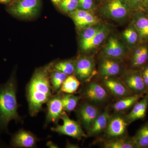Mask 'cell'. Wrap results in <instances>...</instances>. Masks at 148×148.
<instances>
[{
    "label": "cell",
    "instance_id": "cell-28",
    "mask_svg": "<svg viewBox=\"0 0 148 148\" xmlns=\"http://www.w3.org/2000/svg\"><path fill=\"white\" fill-rule=\"evenodd\" d=\"M123 35L127 42L131 45L135 44L140 40L139 34L133 25L125 29Z\"/></svg>",
    "mask_w": 148,
    "mask_h": 148
},
{
    "label": "cell",
    "instance_id": "cell-14",
    "mask_svg": "<svg viewBox=\"0 0 148 148\" xmlns=\"http://www.w3.org/2000/svg\"><path fill=\"white\" fill-rule=\"evenodd\" d=\"M148 106V93L144 95L133 106L132 110L126 115L129 124L145 117Z\"/></svg>",
    "mask_w": 148,
    "mask_h": 148
},
{
    "label": "cell",
    "instance_id": "cell-6",
    "mask_svg": "<svg viewBox=\"0 0 148 148\" xmlns=\"http://www.w3.org/2000/svg\"><path fill=\"white\" fill-rule=\"evenodd\" d=\"M121 80L133 94L144 95L148 93L141 71H133L127 73Z\"/></svg>",
    "mask_w": 148,
    "mask_h": 148
},
{
    "label": "cell",
    "instance_id": "cell-23",
    "mask_svg": "<svg viewBox=\"0 0 148 148\" xmlns=\"http://www.w3.org/2000/svg\"><path fill=\"white\" fill-rule=\"evenodd\" d=\"M67 77L66 74L55 70L51 73L50 83L53 93L60 92L63 83Z\"/></svg>",
    "mask_w": 148,
    "mask_h": 148
},
{
    "label": "cell",
    "instance_id": "cell-5",
    "mask_svg": "<svg viewBox=\"0 0 148 148\" xmlns=\"http://www.w3.org/2000/svg\"><path fill=\"white\" fill-rule=\"evenodd\" d=\"M129 124L126 116L116 114L110 116L105 131L106 137L113 139L125 137Z\"/></svg>",
    "mask_w": 148,
    "mask_h": 148
},
{
    "label": "cell",
    "instance_id": "cell-31",
    "mask_svg": "<svg viewBox=\"0 0 148 148\" xmlns=\"http://www.w3.org/2000/svg\"><path fill=\"white\" fill-rule=\"evenodd\" d=\"M59 5L64 12L71 13L78 9V0H62Z\"/></svg>",
    "mask_w": 148,
    "mask_h": 148
},
{
    "label": "cell",
    "instance_id": "cell-39",
    "mask_svg": "<svg viewBox=\"0 0 148 148\" xmlns=\"http://www.w3.org/2000/svg\"><path fill=\"white\" fill-rule=\"evenodd\" d=\"M78 147V146H77L76 145H70V144H68V145H67V147H68V148H78V147Z\"/></svg>",
    "mask_w": 148,
    "mask_h": 148
},
{
    "label": "cell",
    "instance_id": "cell-3",
    "mask_svg": "<svg viewBox=\"0 0 148 148\" xmlns=\"http://www.w3.org/2000/svg\"><path fill=\"white\" fill-rule=\"evenodd\" d=\"M61 119L63 120V125H56L55 127L51 128V131L78 140L87 137L79 123L71 119L64 111L61 114Z\"/></svg>",
    "mask_w": 148,
    "mask_h": 148
},
{
    "label": "cell",
    "instance_id": "cell-26",
    "mask_svg": "<svg viewBox=\"0 0 148 148\" xmlns=\"http://www.w3.org/2000/svg\"><path fill=\"white\" fill-rule=\"evenodd\" d=\"M107 27L103 26L100 27L97 33L93 37L88 48V51L95 48L103 42L108 34Z\"/></svg>",
    "mask_w": 148,
    "mask_h": 148
},
{
    "label": "cell",
    "instance_id": "cell-8",
    "mask_svg": "<svg viewBox=\"0 0 148 148\" xmlns=\"http://www.w3.org/2000/svg\"><path fill=\"white\" fill-rule=\"evenodd\" d=\"M130 9L127 0H109L103 6V10L107 16L116 19L127 16Z\"/></svg>",
    "mask_w": 148,
    "mask_h": 148
},
{
    "label": "cell",
    "instance_id": "cell-21",
    "mask_svg": "<svg viewBox=\"0 0 148 148\" xmlns=\"http://www.w3.org/2000/svg\"><path fill=\"white\" fill-rule=\"evenodd\" d=\"M132 139L137 148H148V121L140 127Z\"/></svg>",
    "mask_w": 148,
    "mask_h": 148
},
{
    "label": "cell",
    "instance_id": "cell-35",
    "mask_svg": "<svg viewBox=\"0 0 148 148\" xmlns=\"http://www.w3.org/2000/svg\"><path fill=\"white\" fill-rule=\"evenodd\" d=\"M142 10L148 12V0H144Z\"/></svg>",
    "mask_w": 148,
    "mask_h": 148
},
{
    "label": "cell",
    "instance_id": "cell-7",
    "mask_svg": "<svg viewBox=\"0 0 148 148\" xmlns=\"http://www.w3.org/2000/svg\"><path fill=\"white\" fill-rule=\"evenodd\" d=\"M75 76L80 82L89 81L94 73L95 64L91 58L82 57L74 63Z\"/></svg>",
    "mask_w": 148,
    "mask_h": 148
},
{
    "label": "cell",
    "instance_id": "cell-22",
    "mask_svg": "<svg viewBox=\"0 0 148 148\" xmlns=\"http://www.w3.org/2000/svg\"><path fill=\"white\" fill-rule=\"evenodd\" d=\"M80 83L75 76L70 75L64 81L59 92L73 94L78 89Z\"/></svg>",
    "mask_w": 148,
    "mask_h": 148
},
{
    "label": "cell",
    "instance_id": "cell-17",
    "mask_svg": "<svg viewBox=\"0 0 148 148\" xmlns=\"http://www.w3.org/2000/svg\"><path fill=\"white\" fill-rule=\"evenodd\" d=\"M104 53L107 58L118 59L124 56L125 49L118 40L111 37L104 48Z\"/></svg>",
    "mask_w": 148,
    "mask_h": 148
},
{
    "label": "cell",
    "instance_id": "cell-25",
    "mask_svg": "<svg viewBox=\"0 0 148 148\" xmlns=\"http://www.w3.org/2000/svg\"><path fill=\"white\" fill-rule=\"evenodd\" d=\"M81 98V96L75 95L73 94L66 93L65 95H62L61 100L64 111L68 112L73 111L76 108Z\"/></svg>",
    "mask_w": 148,
    "mask_h": 148
},
{
    "label": "cell",
    "instance_id": "cell-18",
    "mask_svg": "<svg viewBox=\"0 0 148 148\" xmlns=\"http://www.w3.org/2000/svg\"><path fill=\"white\" fill-rule=\"evenodd\" d=\"M134 19L133 25L138 31L140 40H148V16L144 12L137 13Z\"/></svg>",
    "mask_w": 148,
    "mask_h": 148
},
{
    "label": "cell",
    "instance_id": "cell-33",
    "mask_svg": "<svg viewBox=\"0 0 148 148\" xmlns=\"http://www.w3.org/2000/svg\"><path fill=\"white\" fill-rule=\"evenodd\" d=\"M131 9L142 10L144 0H127Z\"/></svg>",
    "mask_w": 148,
    "mask_h": 148
},
{
    "label": "cell",
    "instance_id": "cell-16",
    "mask_svg": "<svg viewBox=\"0 0 148 148\" xmlns=\"http://www.w3.org/2000/svg\"><path fill=\"white\" fill-rule=\"evenodd\" d=\"M121 71L120 64L113 58H105L100 64L99 72L104 77L116 76L120 73Z\"/></svg>",
    "mask_w": 148,
    "mask_h": 148
},
{
    "label": "cell",
    "instance_id": "cell-9",
    "mask_svg": "<svg viewBox=\"0 0 148 148\" xmlns=\"http://www.w3.org/2000/svg\"><path fill=\"white\" fill-rule=\"evenodd\" d=\"M61 97V92H57L56 95H52L47 103V111L45 126L51 123L57 125L58 120L61 119V114L64 112Z\"/></svg>",
    "mask_w": 148,
    "mask_h": 148
},
{
    "label": "cell",
    "instance_id": "cell-38",
    "mask_svg": "<svg viewBox=\"0 0 148 148\" xmlns=\"http://www.w3.org/2000/svg\"><path fill=\"white\" fill-rule=\"evenodd\" d=\"M12 0H0V3H8L10 2Z\"/></svg>",
    "mask_w": 148,
    "mask_h": 148
},
{
    "label": "cell",
    "instance_id": "cell-24",
    "mask_svg": "<svg viewBox=\"0 0 148 148\" xmlns=\"http://www.w3.org/2000/svg\"><path fill=\"white\" fill-rule=\"evenodd\" d=\"M100 27H88L83 32L80 39V46L83 51H88L90 42Z\"/></svg>",
    "mask_w": 148,
    "mask_h": 148
},
{
    "label": "cell",
    "instance_id": "cell-37",
    "mask_svg": "<svg viewBox=\"0 0 148 148\" xmlns=\"http://www.w3.org/2000/svg\"><path fill=\"white\" fill-rule=\"evenodd\" d=\"M51 1L56 5H59L62 0H51Z\"/></svg>",
    "mask_w": 148,
    "mask_h": 148
},
{
    "label": "cell",
    "instance_id": "cell-4",
    "mask_svg": "<svg viewBox=\"0 0 148 148\" xmlns=\"http://www.w3.org/2000/svg\"><path fill=\"white\" fill-rule=\"evenodd\" d=\"M40 4V0H14L8 10L15 16L28 18L38 13Z\"/></svg>",
    "mask_w": 148,
    "mask_h": 148
},
{
    "label": "cell",
    "instance_id": "cell-15",
    "mask_svg": "<svg viewBox=\"0 0 148 148\" xmlns=\"http://www.w3.org/2000/svg\"><path fill=\"white\" fill-rule=\"evenodd\" d=\"M110 113L107 109L100 114L92 123L91 127L88 131V136H95L106 130L110 117Z\"/></svg>",
    "mask_w": 148,
    "mask_h": 148
},
{
    "label": "cell",
    "instance_id": "cell-36",
    "mask_svg": "<svg viewBox=\"0 0 148 148\" xmlns=\"http://www.w3.org/2000/svg\"><path fill=\"white\" fill-rule=\"evenodd\" d=\"M47 146L48 147L51 148H58V146H57L55 143H53L51 141H49L47 144Z\"/></svg>",
    "mask_w": 148,
    "mask_h": 148
},
{
    "label": "cell",
    "instance_id": "cell-19",
    "mask_svg": "<svg viewBox=\"0 0 148 148\" xmlns=\"http://www.w3.org/2000/svg\"><path fill=\"white\" fill-rule=\"evenodd\" d=\"M144 95L133 94V95L120 99L112 106L114 110L117 112H123L133 107L135 103L143 98Z\"/></svg>",
    "mask_w": 148,
    "mask_h": 148
},
{
    "label": "cell",
    "instance_id": "cell-10",
    "mask_svg": "<svg viewBox=\"0 0 148 148\" xmlns=\"http://www.w3.org/2000/svg\"><path fill=\"white\" fill-rule=\"evenodd\" d=\"M38 139L35 134L24 129H20L12 136L10 145L14 148L36 147Z\"/></svg>",
    "mask_w": 148,
    "mask_h": 148
},
{
    "label": "cell",
    "instance_id": "cell-30",
    "mask_svg": "<svg viewBox=\"0 0 148 148\" xmlns=\"http://www.w3.org/2000/svg\"><path fill=\"white\" fill-rule=\"evenodd\" d=\"M98 22V19L97 17L90 12L75 24L79 28H83L92 26L97 24Z\"/></svg>",
    "mask_w": 148,
    "mask_h": 148
},
{
    "label": "cell",
    "instance_id": "cell-1",
    "mask_svg": "<svg viewBox=\"0 0 148 148\" xmlns=\"http://www.w3.org/2000/svg\"><path fill=\"white\" fill-rule=\"evenodd\" d=\"M49 68L37 70L27 84L26 95L29 114L32 116H36L53 95Z\"/></svg>",
    "mask_w": 148,
    "mask_h": 148
},
{
    "label": "cell",
    "instance_id": "cell-32",
    "mask_svg": "<svg viewBox=\"0 0 148 148\" xmlns=\"http://www.w3.org/2000/svg\"><path fill=\"white\" fill-rule=\"evenodd\" d=\"M95 7L93 0H78V8L83 10L90 11Z\"/></svg>",
    "mask_w": 148,
    "mask_h": 148
},
{
    "label": "cell",
    "instance_id": "cell-2",
    "mask_svg": "<svg viewBox=\"0 0 148 148\" xmlns=\"http://www.w3.org/2000/svg\"><path fill=\"white\" fill-rule=\"evenodd\" d=\"M17 83L14 75H11L5 83L0 84V132L8 133V125L12 121H21L18 114L16 98Z\"/></svg>",
    "mask_w": 148,
    "mask_h": 148
},
{
    "label": "cell",
    "instance_id": "cell-27",
    "mask_svg": "<svg viewBox=\"0 0 148 148\" xmlns=\"http://www.w3.org/2000/svg\"><path fill=\"white\" fill-rule=\"evenodd\" d=\"M53 70L62 72L67 75L74 73L75 71L74 64L71 61H60L53 66Z\"/></svg>",
    "mask_w": 148,
    "mask_h": 148
},
{
    "label": "cell",
    "instance_id": "cell-34",
    "mask_svg": "<svg viewBox=\"0 0 148 148\" xmlns=\"http://www.w3.org/2000/svg\"><path fill=\"white\" fill-rule=\"evenodd\" d=\"M141 72L142 77L148 90V64L143 66Z\"/></svg>",
    "mask_w": 148,
    "mask_h": 148
},
{
    "label": "cell",
    "instance_id": "cell-12",
    "mask_svg": "<svg viewBox=\"0 0 148 148\" xmlns=\"http://www.w3.org/2000/svg\"><path fill=\"white\" fill-rule=\"evenodd\" d=\"M102 84L106 90L119 99L133 94L121 79L114 77H104Z\"/></svg>",
    "mask_w": 148,
    "mask_h": 148
},
{
    "label": "cell",
    "instance_id": "cell-13",
    "mask_svg": "<svg viewBox=\"0 0 148 148\" xmlns=\"http://www.w3.org/2000/svg\"><path fill=\"white\" fill-rule=\"evenodd\" d=\"M82 97L95 103H103L108 99L107 90L97 83L91 82L84 90Z\"/></svg>",
    "mask_w": 148,
    "mask_h": 148
},
{
    "label": "cell",
    "instance_id": "cell-29",
    "mask_svg": "<svg viewBox=\"0 0 148 148\" xmlns=\"http://www.w3.org/2000/svg\"><path fill=\"white\" fill-rule=\"evenodd\" d=\"M148 61V48L145 45L144 50L140 55L132 58L131 64L133 67L138 68L143 67L147 63Z\"/></svg>",
    "mask_w": 148,
    "mask_h": 148
},
{
    "label": "cell",
    "instance_id": "cell-11",
    "mask_svg": "<svg viewBox=\"0 0 148 148\" xmlns=\"http://www.w3.org/2000/svg\"><path fill=\"white\" fill-rule=\"evenodd\" d=\"M100 114L97 107L87 103H82L77 110L80 122L87 131Z\"/></svg>",
    "mask_w": 148,
    "mask_h": 148
},
{
    "label": "cell",
    "instance_id": "cell-20",
    "mask_svg": "<svg viewBox=\"0 0 148 148\" xmlns=\"http://www.w3.org/2000/svg\"><path fill=\"white\" fill-rule=\"evenodd\" d=\"M106 148H137L132 138L128 137L108 139L103 143Z\"/></svg>",
    "mask_w": 148,
    "mask_h": 148
}]
</instances>
